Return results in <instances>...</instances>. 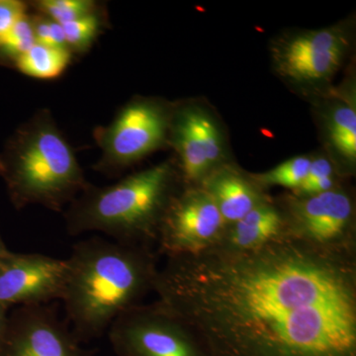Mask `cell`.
Instances as JSON below:
<instances>
[{
	"instance_id": "cell-1",
	"label": "cell",
	"mask_w": 356,
	"mask_h": 356,
	"mask_svg": "<svg viewBox=\"0 0 356 356\" xmlns=\"http://www.w3.org/2000/svg\"><path fill=\"white\" fill-rule=\"evenodd\" d=\"M153 291L208 356H356V257L285 238L166 257Z\"/></svg>"
},
{
	"instance_id": "cell-17",
	"label": "cell",
	"mask_w": 356,
	"mask_h": 356,
	"mask_svg": "<svg viewBox=\"0 0 356 356\" xmlns=\"http://www.w3.org/2000/svg\"><path fill=\"white\" fill-rule=\"evenodd\" d=\"M312 156H296L266 172L250 173V177L262 191L271 187H283L288 192H294L303 184L309 168Z\"/></svg>"
},
{
	"instance_id": "cell-22",
	"label": "cell",
	"mask_w": 356,
	"mask_h": 356,
	"mask_svg": "<svg viewBox=\"0 0 356 356\" xmlns=\"http://www.w3.org/2000/svg\"><path fill=\"white\" fill-rule=\"evenodd\" d=\"M33 30L37 44L67 48L62 25L39 13H31Z\"/></svg>"
},
{
	"instance_id": "cell-4",
	"label": "cell",
	"mask_w": 356,
	"mask_h": 356,
	"mask_svg": "<svg viewBox=\"0 0 356 356\" xmlns=\"http://www.w3.org/2000/svg\"><path fill=\"white\" fill-rule=\"evenodd\" d=\"M0 177L16 210L38 205L62 212L90 184L49 109L38 110L7 139Z\"/></svg>"
},
{
	"instance_id": "cell-14",
	"label": "cell",
	"mask_w": 356,
	"mask_h": 356,
	"mask_svg": "<svg viewBox=\"0 0 356 356\" xmlns=\"http://www.w3.org/2000/svg\"><path fill=\"white\" fill-rule=\"evenodd\" d=\"M289 238L280 206L271 197L242 219L229 224L214 250L225 254H245Z\"/></svg>"
},
{
	"instance_id": "cell-9",
	"label": "cell",
	"mask_w": 356,
	"mask_h": 356,
	"mask_svg": "<svg viewBox=\"0 0 356 356\" xmlns=\"http://www.w3.org/2000/svg\"><path fill=\"white\" fill-rule=\"evenodd\" d=\"M227 224L202 187L181 188L161 222L156 252L166 257L209 252L221 242Z\"/></svg>"
},
{
	"instance_id": "cell-24",
	"label": "cell",
	"mask_w": 356,
	"mask_h": 356,
	"mask_svg": "<svg viewBox=\"0 0 356 356\" xmlns=\"http://www.w3.org/2000/svg\"><path fill=\"white\" fill-rule=\"evenodd\" d=\"M8 309L0 305V353H1L2 344L6 337L7 323H8Z\"/></svg>"
},
{
	"instance_id": "cell-19",
	"label": "cell",
	"mask_w": 356,
	"mask_h": 356,
	"mask_svg": "<svg viewBox=\"0 0 356 356\" xmlns=\"http://www.w3.org/2000/svg\"><path fill=\"white\" fill-rule=\"evenodd\" d=\"M105 15L102 10L62 24L67 50L74 54L86 53L104 28Z\"/></svg>"
},
{
	"instance_id": "cell-5",
	"label": "cell",
	"mask_w": 356,
	"mask_h": 356,
	"mask_svg": "<svg viewBox=\"0 0 356 356\" xmlns=\"http://www.w3.org/2000/svg\"><path fill=\"white\" fill-rule=\"evenodd\" d=\"M175 103L136 96L121 107L111 123L99 126L93 137L102 151L95 172L115 177L147 156L168 146Z\"/></svg>"
},
{
	"instance_id": "cell-20",
	"label": "cell",
	"mask_w": 356,
	"mask_h": 356,
	"mask_svg": "<svg viewBox=\"0 0 356 356\" xmlns=\"http://www.w3.org/2000/svg\"><path fill=\"white\" fill-rule=\"evenodd\" d=\"M29 6L60 25L102 10L92 0H38L29 2Z\"/></svg>"
},
{
	"instance_id": "cell-8",
	"label": "cell",
	"mask_w": 356,
	"mask_h": 356,
	"mask_svg": "<svg viewBox=\"0 0 356 356\" xmlns=\"http://www.w3.org/2000/svg\"><path fill=\"white\" fill-rule=\"evenodd\" d=\"M107 332L118 356H208L191 325L158 301L124 312Z\"/></svg>"
},
{
	"instance_id": "cell-6",
	"label": "cell",
	"mask_w": 356,
	"mask_h": 356,
	"mask_svg": "<svg viewBox=\"0 0 356 356\" xmlns=\"http://www.w3.org/2000/svg\"><path fill=\"white\" fill-rule=\"evenodd\" d=\"M351 47L350 27L339 23L283 33L270 44L273 70L300 90L318 95L331 86Z\"/></svg>"
},
{
	"instance_id": "cell-7",
	"label": "cell",
	"mask_w": 356,
	"mask_h": 356,
	"mask_svg": "<svg viewBox=\"0 0 356 356\" xmlns=\"http://www.w3.org/2000/svg\"><path fill=\"white\" fill-rule=\"evenodd\" d=\"M275 199L292 240L334 254L356 257V202L343 184L314 195L286 192Z\"/></svg>"
},
{
	"instance_id": "cell-15",
	"label": "cell",
	"mask_w": 356,
	"mask_h": 356,
	"mask_svg": "<svg viewBox=\"0 0 356 356\" xmlns=\"http://www.w3.org/2000/svg\"><path fill=\"white\" fill-rule=\"evenodd\" d=\"M200 186L216 204L227 226L271 198L255 184L250 173L231 163L213 170Z\"/></svg>"
},
{
	"instance_id": "cell-21",
	"label": "cell",
	"mask_w": 356,
	"mask_h": 356,
	"mask_svg": "<svg viewBox=\"0 0 356 356\" xmlns=\"http://www.w3.org/2000/svg\"><path fill=\"white\" fill-rule=\"evenodd\" d=\"M35 43L31 13H29L13 26L0 43V65H15L16 60Z\"/></svg>"
},
{
	"instance_id": "cell-23",
	"label": "cell",
	"mask_w": 356,
	"mask_h": 356,
	"mask_svg": "<svg viewBox=\"0 0 356 356\" xmlns=\"http://www.w3.org/2000/svg\"><path fill=\"white\" fill-rule=\"evenodd\" d=\"M30 13L29 2L0 0V43L26 14Z\"/></svg>"
},
{
	"instance_id": "cell-11",
	"label": "cell",
	"mask_w": 356,
	"mask_h": 356,
	"mask_svg": "<svg viewBox=\"0 0 356 356\" xmlns=\"http://www.w3.org/2000/svg\"><path fill=\"white\" fill-rule=\"evenodd\" d=\"M67 277L65 259L9 250L0 259V305H46L62 300Z\"/></svg>"
},
{
	"instance_id": "cell-25",
	"label": "cell",
	"mask_w": 356,
	"mask_h": 356,
	"mask_svg": "<svg viewBox=\"0 0 356 356\" xmlns=\"http://www.w3.org/2000/svg\"><path fill=\"white\" fill-rule=\"evenodd\" d=\"M8 252L9 250L6 248L3 238H2L1 234H0V259H1L2 257H3Z\"/></svg>"
},
{
	"instance_id": "cell-2",
	"label": "cell",
	"mask_w": 356,
	"mask_h": 356,
	"mask_svg": "<svg viewBox=\"0 0 356 356\" xmlns=\"http://www.w3.org/2000/svg\"><path fill=\"white\" fill-rule=\"evenodd\" d=\"M62 301L81 343L103 336L124 312L153 291L158 252L152 248L86 238L72 248Z\"/></svg>"
},
{
	"instance_id": "cell-10",
	"label": "cell",
	"mask_w": 356,
	"mask_h": 356,
	"mask_svg": "<svg viewBox=\"0 0 356 356\" xmlns=\"http://www.w3.org/2000/svg\"><path fill=\"white\" fill-rule=\"evenodd\" d=\"M168 146L175 149L182 188L200 186L217 168L228 163L226 143L217 119L194 103L175 104Z\"/></svg>"
},
{
	"instance_id": "cell-13",
	"label": "cell",
	"mask_w": 356,
	"mask_h": 356,
	"mask_svg": "<svg viewBox=\"0 0 356 356\" xmlns=\"http://www.w3.org/2000/svg\"><path fill=\"white\" fill-rule=\"evenodd\" d=\"M317 115L327 154L343 179L356 170V88L350 76L316 95Z\"/></svg>"
},
{
	"instance_id": "cell-12",
	"label": "cell",
	"mask_w": 356,
	"mask_h": 356,
	"mask_svg": "<svg viewBox=\"0 0 356 356\" xmlns=\"http://www.w3.org/2000/svg\"><path fill=\"white\" fill-rule=\"evenodd\" d=\"M46 305L18 307L8 316L0 356H92Z\"/></svg>"
},
{
	"instance_id": "cell-3",
	"label": "cell",
	"mask_w": 356,
	"mask_h": 356,
	"mask_svg": "<svg viewBox=\"0 0 356 356\" xmlns=\"http://www.w3.org/2000/svg\"><path fill=\"white\" fill-rule=\"evenodd\" d=\"M182 188L175 158L108 186L89 184L64 211L70 236L97 232L115 242L154 248L166 209Z\"/></svg>"
},
{
	"instance_id": "cell-16",
	"label": "cell",
	"mask_w": 356,
	"mask_h": 356,
	"mask_svg": "<svg viewBox=\"0 0 356 356\" xmlns=\"http://www.w3.org/2000/svg\"><path fill=\"white\" fill-rule=\"evenodd\" d=\"M72 58V54L67 49L35 43L30 50L16 60L14 67L25 76L39 79H54L67 70Z\"/></svg>"
},
{
	"instance_id": "cell-18",
	"label": "cell",
	"mask_w": 356,
	"mask_h": 356,
	"mask_svg": "<svg viewBox=\"0 0 356 356\" xmlns=\"http://www.w3.org/2000/svg\"><path fill=\"white\" fill-rule=\"evenodd\" d=\"M343 184V178L327 154H317L312 156L310 168L303 184L296 191L290 193L299 196L314 195L332 191Z\"/></svg>"
}]
</instances>
